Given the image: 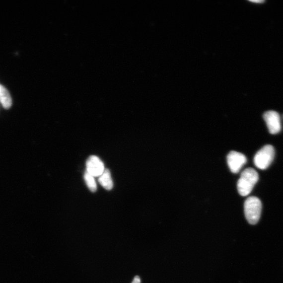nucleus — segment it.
<instances>
[{
  "instance_id": "obj_11",
  "label": "nucleus",
  "mask_w": 283,
  "mask_h": 283,
  "mask_svg": "<svg viewBox=\"0 0 283 283\" xmlns=\"http://www.w3.org/2000/svg\"><path fill=\"white\" fill-rule=\"evenodd\" d=\"M252 2L255 3H262L264 2V1H262V0H259V1H252Z\"/></svg>"
},
{
  "instance_id": "obj_4",
  "label": "nucleus",
  "mask_w": 283,
  "mask_h": 283,
  "mask_svg": "<svg viewBox=\"0 0 283 283\" xmlns=\"http://www.w3.org/2000/svg\"><path fill=\"white\" fill-rule=\"evenodd\" d=\"M247 158L244 154L231 151L227 156V162L230 171L233 173H238L242 167L246 164Z\"/></svg>"
},
{
  "instance_id": "obj_2",
  "label": "nucleus",
  "mask_w": 283,
  "mask_h": 283,
  "mask_svg": "<svg viewBox=\"0 0 283 283\" xmlns=\"http://www.w3.org/2000/svg\"><path fill=\"white\" fill-rule=\"evenodd\" d=\"M244 213L248 222L251 224H257L260 218L262 203L258 197H250L245 200L244 205Z\"/></svg>"
},
{
  "instance_id": "obj_6",
  "label": "nucleus",
  "mask_w": 283,
  "mask_h": 283,
  "mask_svg": "<svg viewBox=\"0 0 283 283\" xmlns=\"http://www.w3.org/2000/svg\"><path fill=\"white\" fill-rule=\"evenodd\" d=\"M87 172L93 177L100 176L105 168L101 159L96 156H90L86 162Z\"/></svg>"
},
{
  "instance_id": "obj_3",
  "label": "nucleus",
  "mask_w": 283,
  "mask_h": 283,
  "mask_svg": "<svg viewBox=\"0 0 283 283\" xmlns=\"http://www.w3.org/2000/svg\"><path fill=\"white\" fill-rule=\"evenodd\" d=\"M275 156L273 146L267 145L258 151L254 158V163L258 168L264 170L268 168Z\"/></svg>"
},
{
  "instance_id": "obj_10",
  "label": "nucleus",
  "mask_w": 283,
  "mask_h": 283,
  "mask_svg": "<svg viewBox=\"0 0 283 283\" xmlns=\"http://www.w3.org/2000/svg\"><path fill=\"white\" fill-rule=\"evenodd\" d=\"M132 283H141V279L138 276H136L133 281H132Z\"/></svg>"
},
{
  "instance_id": "obj_8",
  "label": "nucleus",
  "mask_w": 283,
  "mask_h": 283,
  "mask_svg": "<svg viewBox=\"0 0 283 283\" xmlns=\"http://www.w3.org/2000/svg\"><path fill=\"white\" fill-rule=\"evenodd\" d=\"M0 102L5 109H9L12 106V99L7 90L0 85Z\"/></svg>"
},
{
  "instance_id": "obj_5",
  "label": "nucleus",
  "mask_w": 283,
  "mask_h": 283,
  "mask_svg": "<svg viewBox=\"0 0 283 283\" xmlns=\"http://www.w3.org/2000/svg\"><path fill=\"white\" fill-rule=\"evenodd\" d=\"M263 118L271 134L276 135L279 133L281 130V124L280 117L277 112L267 111L264 113Z\"/></svg>"
},
{
  "instance_id": "obj_7",
  "label": "nucleus",
  "mask_w": 283,
  "mask_h": 283,
  "mask_svg": "<svg viewBox=\"0 0 283 283\" xmlns=\"http://www.w3.org/2000/svg\"><path fill=\"white\" fill-rule=\"evenodd\" d=\"M99 182L106 190L110 191L112 190L113 183L109 169H105V171L99 177Z\"/></svg>"
},
{
  "instance_id": "obj_1",
  "label": "nucleus",
  "mask_w": 283,
  "mask_h": 283,
  "mask_svg": "<svg viewBox=\"0 0 283 283\" xmlns=\"http://www.w3.org/2000/svg\"><path fill=\"white\" fill-rule=\"evenodd\" d=\"M258 180L259 174L256 170L252 168L245 169L242 173L237 184L239 194L243 197L249 195Z\"/></svg>"
},
{
  "instance_id": "obj_9",
  "label": "nucleus",
  "mask_w": 283,
  "mask_h": 283,
  "mask_svg": "<svg viewBox=\"0 0 283 283\" xmlns=\"http://www.w3.org/2000/svg\"><path fill=\"white\" fill-rule=\"evenodd\" d=\"M84 178L89 190L91 192H96L97 191V186L93 177L86 171L85 172Z\"/></svg>"
}]
</instances>
